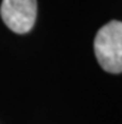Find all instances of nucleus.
<instances>
[{"instance_id":"nucleus-2","label":"nucleus","mask_w":122,"mask_h":124,"mask_svg":"<svg viewBox=\"0 0 122 124\" xmlns=\"http://www.w3.org/2000/svg\"><path fill=\"white\" fill-rule=\"evenodd\" d=\"M0 15L11 31L26 34L36 21L38 3L36 0H3Z\"/></svg>"},{"instance_id":"nucleus-1","label":"nucleus","mask_w":122,"mask_h":124,"mask_svg":"<svg viewBox=\"0 0 122 124\" xmlns=\"http://www.w3.org/2000/svg\"><path fill=\"white\" fill-rule=\"evenodd\" d=\"M94 50L101 68L109 73H122V21L112 20L96 34Z\"/></svg>"}]
</instances>
